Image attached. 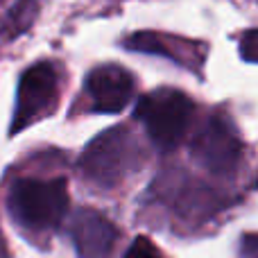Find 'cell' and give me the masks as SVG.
Masks as SVG:
<instances>
[{
	"mask_svg": "<svg viewBox=\"0 0 258 258\" xmlns=\"http://www.w3.org/2000/svg\"><path fill=\"white\" fill-rule=\"evenodd\" d=\"M122 258H161L159 249L154 247V242L145 236H138L136 240L129 245V249L125 251Z\"/></svg>",
	"mask_w": 258,
	"mask_h": 258,
	"instance_id": "10",
	"label": "cell"
},
{
	"mask_svg": "<svg viewBox=\"0 0 258 258\" xmlns=\"http://www.w3.org/2000/svg\"><path fill=\"white\" fill-rule=\"evenodd\" d=\"M136 118L159 150H174L183 141L192 118V102L186 93L159 89L143 95L136 104Z\"/></svg>",
	"mask_w": 258,
	"mask_h": 258,
	"instance_id": "2",
	"label": "cell"
},
{
	"mask_svg": "<svg viewBox=\"0 0 258 258\" xmlns=\"http://www.w3.org/2000/svg\"><path fill=\"white\" fill-rule=\"evenodd\" d=\"M36 14H39V0H16L3 23V36L5 39L21 36L36 21Z\"/></svg>",
	"mask_w": 258,
	"mask_h": 258,
	"instance_id": "8",
	"label": "cell"
},
{
	"mask_svg": "<svg viewBox=\"0 0 258 258\" xmlns=\"http://www.w3.org/2000/svg\"><path fill=\"white\" fill-rule=\"evenodd\" d=\"M125 48L134 50V52H145V54H161V57L181 61L177 50L170 48V41L165 36L156 34V32H136L125 41Z\"/></svg>",
	"mask_w": 258,
	"mask_h": 258,
	"instance_id": "9",
	"label": "cell"
},
{
	"mask_svg": "<svg viewBox=\"0 0 258 258\" xmlns=\"http://www.w3.org/2000/svg\"><path fill=\"white\" fill-rule=\"evenodd\" d=\"M86 91L93 100L95 111L118 113L127 107L134 95V77L116 63L98 66L86 77Z\"/></svg>",
	"mask_w": 258,
	"mask_h": 258,
	"instance_id": "7",
	"label": "cell"
},
{
	"mask_svg": "<svg viewBox=\"0 0 258 258\" xmlns=\"http://www.w3.org/2000/svg\"><path fill=\"white\" fill-rule=\"evenodd\" d=\"M240 57L249 63H258V27L240 36Z\"/></svg>",
	"mask_w": 258,
	"mask_h": 258,
	"instance_id": "11",
	"label": "cell"
},
{
	"mask_svg": "<svg viewBox=\"0 0 258 258\" xmlns=\"http://www.w3.org/2000/svg\"><path fill=\"white\" fill-rule=\"evenodd\" d=\"M242 254L247 258H258V233L242 236Z\"/></svg>",
	"mask_w": 258,
	"mask_h": 258,
	"instance_id": "12",
	"label": "cell"
},
{
	"mask_svg": "<svg viewBox=\"0 0 258 258\" xmlns=\"http://www.w3.org/2000/svg\"><path fill=\"white\" fill-rule=\"evenodd\" d=\"M136 145L125 127H113L95 136L80 156V170L89 181L111 188L134 168Z\"/></svg>",
	"mask_w": 258,
	"mask_h": 258,
	"instance_id": "3",
	"label": "cell"
},
{
	"mask_svg": "<svg viewBox=\"0 0 258 258\" xmlns=\"http://www.w3.org/2000/svg\"><path fill=\"white\" fill-rule=\"evenodd\" d=\"M57 100V71L52 63L39 61L23 73L18 82V102L14 113L12 134L21 132L32 120L41 118L54 107Z\"/></svg>",
	"mask_w": 258,
	"mask_h": 258,
	"instance_id": "5",
	"label": "cell"
},
{
	"mask_svg": "<svg viewBox=\"0 0 258 258\" xmlns=\"http://www.w3.org/2000/svg\"><path fill=\"white\" fill-rule=\"evenodd\" d=\"M71 240L80 258H109L118 231L111 220L93 209H80L71 218Z\"/></svg>",
	"mask_w": 258,
	"mask_h": 258,
	"instance_id": "6",
	"label": "cell"
},
{
	"mask_svg": "<svg viewBox=\"0 0 258 258\" xmlns=\"http://www.w3.org/2000/svg\"><path fill=\"white\" fill-rule=\"evenodd\" d=\"M0 258H7V247H5L3 236H0Z\"/></svg>",
	"mask_w": 258,
	"mask_h": 258,
	"instance_id": "13",
	"label": "cell"
},
{
	"mask_svg": "<svg viewBox=\"0 0 258 258\" xmlns=\"http://www.w3.org/2000/svg\"><path fill=\"white\" fill-rule=\"evenodd\" d=\"M68 200L66 179H21L12 186L9 209L12 215L27 229L48 231L57 229L66 218Z\"/></svg>",
	"mask_w": 258,
	"mask_h": 258,
	"instance_id": "1",
	"label": "cell"
},
{
	"mask_svg": "<svg viewBox=\"0 0 258 258\" xmlns=\"http://www.w3.org/2000/svg\"><path fill=\"white\" fill-rule=\"evenodd\" d=\"M192 156L197 163L215 174H229L238 165L242 143L236 127L224 116H211L192 138Z\"/></svg>",
	"mask_w": 258,
	"mask_h": 258,
	"instance_id": "4",
	"label": "cell"
}]
</instances>
